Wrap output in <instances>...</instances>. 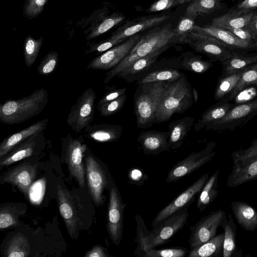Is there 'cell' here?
<instances>
[{"instance_id":"26","label":"cell","mask_w":257,"mask_h":257,"mask_svg":"<svg viewBox=\"0 0 257 257\" xmlns=\"http://www.w3.org/2000/svg\"><path fill=\"white\" fill-rule=\"evenodd\" d=\"M231 207L236 221L242 228L249 231L257 228V211L254 207L240 201L232 202Z\"/></svg>"},{"instance_id":"7","label":"cell","mask_w":257,"mask_h":257,"mask_svg":"<svg viewBox=\"0 0 257 257\" xmlns=\"http://www.w3.org/2000/svg\"><path fill=\"white\" fill-rule=\"evenodd\" d=\"M63 149L71 175L80 187H85V171L82 160L87 147L82 136L74 138L68 135L63 139Z\"/></svg>"},{"instance_id":"45","label":"cell","mask_w":257,"mask_h":257,"mask_svg":"<svg viewBox=\"0 0 257 257\" xmlns=\"http://www.w3.org/2000/svg\"><path fill=\"white\" fill-rule=\"evenodd\" d=\"M58 53L56 51L48 53L38 66V73L41 75L47 76L53 73L58 63Z\"/></svg>"},{"instance_id":"15","label":"cell","mask_w":257,"mask_h":257,"mask_svg":"<svg viewBox=\"0 0 257 257\" xmlns=\"http://www.w3.org/2000/svg\"><path fill=\"white\" fill-rule=\"evenodd\" d=\"M195 51L208 56L212 61L220 62L229 58L232 52L226 45L217 39L206 35L191 32L184 40Z\"/></svg>"},{"instance_id":"8","label":"cell","mask_w":257,"mask_h":257,"mask_svg":"<svg viewBox=\"0 0 257 257\" xmlns=\"http://www.w3.org/2000/svg\"><path fill=\"white\" fill-rule=\"evenodd\" d=\"M96 94L91 88L84 90L71 108L67 123L72 131L79 133L89 125L94 119Z\"/></svg>"},{"instance_id":"22","label":"cell","mask_w":257,"mask_h":257,"mask_svg":"<svg viewBox=\"0 0 257 257\" xmlns=\"http://www.w3.org/2000/svg\"><path fill=\"white\" fill-rule=\"evenodd\" d=\"M49 121V118L39 120L4 139L0 144V158L6 155L17 145L30 137L45 130Z\"/></svg>"},{"instance_id":"19","label":"cell","mask_w":257,"mask_h":257,"mask_svg":"<svg viewBox=\"0 0 257 257\" xmlns=\"http://www.w3.org/2000/svg\"><path fill=\"white\" fill-rule=\"evenodd\" d=\"M45 142L43 131L32 135L1 158V166H9L33 156L44 148Z\"/></svg>"},{"instance_id":"59","label":"cell","mask_w":257,"mask_h":257,"mask_svg":"<svg viewBox=\"0 0 257 257\" xmlns=\"http://www.w3.org/2000/svg\"><path fill=\"white\" fill-rule=\"evenodd\" d=\"M255 46L256 47V48H257V39H256V43H255Z\"/></svg>"},{"instance_id":"9","label":"cell","mask_w":257,"mask_h":257,"mask_svg":"<svg viewBox=\"0 0 257 257\" xmlns=\"http://www.w3.org/2000/svg\"><path fill=\"white\" fill-rule=\"evenodd\" d=\"M257 114V97L247 102L234 105L222 118L204 128L205 131H231L240 126Z\"/></svg>"},{"instance_id":"18","label":"cell","mask_w":257,"mask_h":257,"mask_svg":"<svg viewBox=\"0 0 257 257\" xmlns=\"http://www.w3.org/2000/svg\"><path fill=\"white\" fill-rule=\"evenodd\" d=\"M209 173L203 174L171 203L162 209L154 218L152 225H156L177 211L188 206L201 191L209 179Z\"/></svg>"},{"instance_id":"38","label":"cell","mask_w":257,"mask_h":257,"mask_svg":"<svg viewBox=\"0 0 257 257\" xmlns=\"http://www.w3.org/2000/svg\"><path fill=\"white\" fill-rule=\"evenodd\" d=\"M124 18V16L119 13H113L109 16L102 17L91 28L90 33L86 36L87 40L94 39L106 32Z\"/></svg>"},{"instance_id":"58","label":"cell","mask_w":257,"mask_h":257,"mask_svg":"<svg viewBox=\"0 0 257 257\" xmlns=\"http://www.w3.org/2000/svg\"><path fill=\"white\" fill-rule=\"evenodd\" d=\"M256 19H257V14L255 15H254L252 20Z\"/></svg>"},{"instance_id":"10","label":"cell","mask_w":257,"mask_h":257,"mask_svg":"<svg viewBox=\"0 0 257 257\" xmlns=\"http://www.w3.org/2000/svg\"><path fill=\"white\" fill-rule=\"evenodd\" d=\"M169 18V16L167 15H155L142 16L128 21L105 40L106 44L108 48L110 49L139 32L158 26Z\"/></svg>"},{"instance_id":"11","label":"cell","mask_w":257,"mask_h":257,"mask_svg":"<svg viewBox=\"0 0 257 257\" xmlns=\"http://www.w3.org/2000/svg\"><path fill=\"white\" fill-rule=\"evenodd\" d=\"M215 147V143L209 142L203 150L193 152L178 162L168 172L166 182H176L209 162L216 154Z\"/></svg>"},{"instance_id":"34","label":"cell","mask_w":257,"mask_h":257,"mask_svg":"<svg viewBox=\"0 0 257 257\" xmlns=\"http://www.w3.org/2000/svg\"><path fill=\"white\" fill-rule=\"evenodd\" d=\"M257 62V55L244 56L235 52L227 59L221 62L222 66L221 77L231 75L237 71L244 70Z\"/></svg>"},{"instance_id":"49","label":"cell","mask_w":257,"mask_h":257,"mask_svg":"<svg viewBox=\"0 0 257 257\" xmlns=\"http://www.w3.org/2000/svg\"><path fill=\"white\" fill-rule=\"evenodd\" d=\"M45 180L44 179L34 182L30 188L28 197L33 204H39L44 195Z\"/></svg>"},{"instance_id":"43","label":"cell","mask_w":257,"mask_h":257,"mask_svg":"<svg viewBox=\"0 0 257 257\" xmlns=\"http://www.w3.org/2000/svg\"><path fill=\"white\" fill-rule=\"evenodd\" d=\"M126 100V94H124L113 100L100 105H97V108L101 116L112 115L121 110Z\"/></svg>"},{"instance_id":"27","label":"cell","mask_w":257,"mask_h":257,"mask_svg":"<svg viewBox=\"0 0 257 257\" xmlns=\"http://www.w3.org/2000/svg\"><path fill=\"white\" fill-rule=\"evenodd\" d=\"M248 9H241L236 12H228L214 18L211 25L225 29L246 27L254 16Z\"/></svg>"},{"instance_id":"33","label":"cell","mask_w":257,"mask_h":257,"mask_svg":"<svg viewBox=\"0 0 257 257\" xmlns=\"http://www.w3.org/2000/svg\"><path fill=\"white\" fill-rule=\"evenodd\" d=\"M178 68L197 73H203L212 67V62L191 52H186L179 57Z\"/></svg>"},{"instance_id":"39","label":"cell","mask_w":257,"mask_h":257,"mask_svg":"<svg viewBox=\"0 0 257 257\" xmlns=\"http://www.w3.org/2000/svg\"><path fill=\"white\" fill-rule=\"evenodd\" d=\"M219 7L218 0H194L187 6L185 16L195 19L199 16L211 14Z\"/></svg>"},{"instance_id":"4","label":"cell","mask_w":257,"mask_h":257,"mask_svg":"<svg viewBox=\"0 0 257 257\" xmlns=\"http://www.w3.org/2000/svg\"><path fill=\"white\" fill-rule=\"evenodd\" d=\"M167 83L160 81L138 84L133 97L138 128H147L155 123L156 114Z\"/></svg>"},{"instance_id":"54","label":"cell","mask_w":257,"mask_h":257,"mask_svg":"<svg viewBox=\"0 0 257 257\" xmlns=\"http://www.w3.org/2000/svg\"><path fill=\"white\" fill-rule=\"evenodd\" d=\"M108 256L104 248L99 245L93 246L84 255L85 257H107Z\"/></svg>"},{"instance_id":"17","label":"cell","mask_w":257,"mask_h":257,"mask_svg":"<svg viewBox=\"0 0 257 257\" xmlns=\"http://www.w3.org/2000/svg\"><path fill=\"white\" fill-rule=\"evenodd\" d=\"M87 185L90 195L95 204L102 205L105 196L103 192L113 181H109L104 169L91 154L85 158Z\"/></svg>"},{"instance_id":"31","label":"cell","mask_w":257,"mask_h":257,"mask_svg":"<svg viewBox=\"0 0 257 257\" xmlns=\"http://www.w3.org/2000/svg\"><path fill=\"white\" fill-rule=\"evenodd\" d=\"M234 105L230 101H218L203 113L200 118L194 124L195 130L199 132L222 118Z\"/></svg>"},{"instance_id":"12","label":"cell","mask_w":257,"mask_h":257,"mask_svg":"<svg viewBox=\"0 0 257 257\" xmlns=\"http://www.w3.org/2000/svg\"><path fill=\"white\" fill-rule=\"evenodd\" d=\"M107 209V231L112 242L119 244L123 232L124 210L126 207L114 183L109 187Z\"/></svg>"},{"instance_id":"47","label":"cell","mask_w":257,"mask_h":257,"mask_svg":"<svg viewBox=\"0 0 257 257\" xmlns=\"http://www.w3.org/2000/svg\"><path fill=\"white\" fill-rule=\"evenodd\" d=\"M19 214L11 206L2 207L0 210V228L6 229L19 224Z\"/></svg>"},{"instance_id":"55","label":"cell","mask_w":257,"mask_h":257,"mask_svg":"<svg viewBox=\"0 0 257 257\" xmlns=\"http://www.w3.org/2000/svg\"><path fill=\"white\" fill-rule=\"evenodd\" d=\"M257 7V0H244L238 5L239 9H250Z\"/></svg>"},{"instance_id":"57","label":"cell","mask_w":257,"mask_h":257,"mask_svg":"<svg viewBox=\"0 0 257 257\" xmlns=\"http://www.w3.org/2000/svg\"><path fill=\"white\" fill-rule=\"evenodd\" d=\"M192 95H193V101L196 103L197 101V100H198V92L195 87H193L192 88Z\"/></svg>"},{"instance_id":"21","label":"cell","mask_w":257,"mask_h":257,"mask_svg":"<svg viewBox=\"0 0 257 257\" xmlns=\"http://www.w3.org/2000/svg\"><path fill=\"white\" fill-rule=\"evenodd\" d=\"M169 136V131H142L138 136L137 141L145 154L157 155L170 150Z\"/></svg>"},{"instance_id":"60","label":"cell","mask_w":257,"mask_h":257,"mask_svg":"<svg viewBox=\"0 0 257 257\" xmlns=\"http://www.w3.org/2000/svg\"><path fill=\"white\" fill-rule=\"evenodd\" d=\"M191 1V0H185V2H186V1L187 2V1Z\"/></svg>"},{"instance_id":"44","label":"cell","mask_w":257,"mask_h":257,"mask_svg":"<svg viewBox=\"0 0 257 257\" xmlns=\"http://www.w3.org/2000/svg\"><path fill=\"white\" fill-rule=\"evenodd\" d=\"M189 251L182 247L164 248L160 249L152 248L148 250L144 257H184Z\"/></svg>"},{"instance_id":"30","label":"cell","mask_w":257,"mask_h":257,"mask_svg":"<svg viewBox=\"0 0 257 257\" xmlns=\"http://www.w3.org/2000/svg\"><path fill=\"white\" fill-rule=\"evenodd\" d=\"M224 216L221 226L224 237L223 245V257L242 256V250H238L236 240V226L230 214Z\"/></svg>"},{"instance_id":"25","label":"cell","mask_w":257,"mask_h":257,"mask_svg":"<svg viewBox=\"0 0 257 257\" xmlns=\"http://www.w3.org/2000/svg\"><path fill=\"white\" fill-rule=\"evenodd\" d=\"M122 127L119 125L100 124L88 125L84 128L85 136L95 142H115L122 136Z\"/></svg>"},{"instance_id":"53","label":"cell","mask_w":257,"mask_h":257,"mask_svg":"<svg viewBox=\"0 0 257 257\" xmlns=\"http://www.w3.org/2000/svg\"><path fill=\"white\" fill-rule=\"evenodd\" d=\"M226 30L233 33L239 39L249 43L255 38L256 35V34L246 27L231 28Z\"/></svg>"},{"instance_id":"37","label":"cell","mask_w":257,"mask_h":257,"mask_svg":"<svg viewBox=\"0 0 257 257\" xmlns=\"http://www.w3.org/2000/svg\"><path fill=\"white\" fill-rule=\"evenodd\" d=\"M243 70L219 78L214 93V98L216 101H220L228 96L239 81Z\"/></svg>"},{"instance_id":"5","label":"cell","mask_w":257,"mask_h":257,"mask_svg":"<svg viewBox=\"0 0 257 257\" xmlns=\"http://www.w3.org/2000/svg\"><path fill=\"white\" fill-rule=\"evenodd\" d=\"M231 158L233 166L227 177L228 187H235L257 179V138L248 148L233 152Z\"/></svg>"},{"instance_id":"56","label":"cell","mask_w":257,"mask_h":257,"mask_svg":"<svg viewBox=\"0 0 257 257\" xmlns=\"http://www.w3.org/2000/svg\"><path fill=\"white\" fill-rule=\"evenodd\" d=\"M246 28L257 34V19L251 20Z\"/></svg>"},{"instance_id":"51","label":"cell","mask_w":257,"mask_h":257,"mask_svg":"<svg viewBox=\"0 0 257 257\" xmlns=\"http://www.w3.org/2000/svg\"><path fill=\"white\" fill-rule=\"evenodd\" d=\"M106 91L103 97L98 101L97 105H100L113 100L125 94L126 88H116L115 86L106 87Z\"/></svg>"},{"instance_id":"23","label":"cell","mask_w":257,"mask_h":257,"mask_svg":"<svg viewBox=\"0 0 257 257\" xmlns=\"http://www.w3.org/2000/svg\"><path fill=\"white\" fill-rule=\"evenodd\" d=\"M166 50H160L141 58L132 64L117 75L127 82L137 81L143 77L150 70L153 64L157 61L159 56Z\"/></svg>"},{"instance_id":"2","label":"cell","mask_w":257,"mask_h":257,"mask_svg":"<svg viewBox=\"0 0 257 257\" xmlns=\"http://www.w3.org/2000/svg\"><path fill=\"white\" fill-rule=\"evenodd\" d=\"M48 99L44 88L19 99H7L0 105V121L8 125L24 122L41 112Z\"/></svg>"},{"instance_id":"3","label":"cell","mask_w":257,"mask_h":257,"mask_svg":"<svg viewBox=\"0 0 257 257\" xmlns=\"http://www.w3.org/2000/svg\"><path fill=\"white\" fill-rule=\"evenodd\" d=\"M192 89L186 76L167 82L160 102L155 123L169 120L175 113H182L189 109L193 103Z\"/></svg>"},{"instance_id":"35","label":"cell","mask_w":257,"mask_h":257,"mask_svg":"<svg viewBox=\"0 0 257 257\" xmlns=\"http://www.w3.org/2000/svg\"><path fill=\"white\" fill-rule=\"evenodd\" d=\"M218 175L219 170H217L209 178L199 193L196 205L201 212L204 211L218 196Z\"/></svg>"},{"instance_id":"40","label":"cell","mask_w":257,"mask_h":257,"mask_svg":"<svg viewBox=\"0 0 257 257\" xmlns=\"http://www.w3.org/2000/svg\"><path fill=\"white\" fill-rule=\"evenodd\" d=\"M30 252L29 240L25 236L19 233L10 239L5 253L8 257H26L29 255Z\"/></svg>"},{"instance_id":"52","label":"cell","mask_w":257,"mask_h":257,"mask_svg":"<svg viewBox=\"0 0 257 257\" xmlns=\"http://www.w3.org/2000/svg\"><path fill=\"white\" fill-rule=\"evenodd\" d=\"M127 176L130 183L137 185H143L148 179L147 175L142 169L136 167L128 170Z\"/></svg>"},{"instance_id":"36","label":"cell","mask_w":257,"mask_h":257,"mask_svg":"<svg viewBox=\"0 0 257 257\" xmlns=\"http://www.w3.org/2000/svg\"><path fill=\"white\" fill-rule=\"evenodd\" d=\"M254 86L257 88V62L244 69L238 83L228 96L221 100L231 101L245 88Z\"/></svg>"},{"instance_id":"24","label":"cell","mask_w":257,"mask_h":257,"mask_svg":"<svg viewBox=\"0 0 257 257\" xmlns=\"http://www.w3.org/2000/svg\"><path fill=\"white\" fill-rule=\"evenodd\" d=\"M192 31L213 37L227 48L247 49L251 47L250 43L239 39L228 30L212 25L206 27L195 25Z\"/></svg>"},{"instance_id":"50","label":"cell","mask_w":257,"mask_h":257,"mask_svg":"<svg viewBox=\"0 0 257 257\" xmlns=\"http://www.w3.org/2000/svg\"><path fill=\"white\" fill-rule=\"evenodd\" d=\"M185 2V0H158L149 7L147 12L153 13L164 11L174 8Z\"/></svg>"},{"instance_id":"16","label":"cell","mask_w":257,"mask_h":257,"mask_svg":"<svg viewBox=\"0 0 257 257\" xmlns=\"http://www.w3.org/2000/svg\"><path fill=\"white\" fill-rule=\"evenodd\" d=\"M57 188L60 213L69 234L72 238H74L80 223L81 205L76 197L68 190L59 185Z\"/></svg>"},{"instance_id":"48","label":"cell","mask_w":257,"mask_h":257,"mask_svg":"<svg viewBox=\"0 0 257 257\" xmlns=\"http://www.w3.org/2000/svg\"><path fill=\"white\" fill-rule=\"evenodd\" d=\"M48 1V0H25L23 14L29 19L37 17L43 12Z\"/></svg>"},{"instance_id":"42","label":"cell","mask_w":257,"mask_h":257,"mask_svg":"<svg viewBox=\"0 0 257 257\" xmlns=\"http://www.w3.org/2000/svg\"><path fill=\"white\" fill-rule=\"evenodd\" d=\"M136 220L137 224V237L135 241L137 243V248L134 252V255L144 256L146 251L147 237L149 231L140 215L136 216Z\"/></svg>"},{"instance_id":"28","label":"cell","mask_w":257,"mask_h":257,"mask_svg":"<svg viewBox=\"0 0 257 257\" xmlns=\"http://www.w3.org/2000/svg\"><path fill=\"white\" fill-rule=\"evenodd\" d=\"M194 124V120L190 116L184 117L169 123L168 141L170 149L175 150L182 145Z\"/></svg>"},{"instance_id":"20","label":"cell","mask_w":257,"mask_h":257,"mask_svg":"<svg viewBox=\"0 0 257 257\" xmlns=\"http://www.w3.org/2000/svg\"><path fill=\"white\" fill-rule=\"evenodd\" d=\"M37 175L36 166L26 162L15 166L6 172L2 177L3 183L16 186L25 195L28 196L30 187Z\"/></svg>"},{"instance_id":"32","label":"cell","mask_w":257,"mask_h":257,"mask_svg":"<svg viewBox=\"0 0 257 257\" xmlns=\"http://www.w3.org/2000/svg\"><path fill=\"white\" fill-rule=\"evenodd\" d=\"M224 233L222 232L205 243L191 249L188 257H221L223 256Z\"/></svg>"},{"instance_id":"41","label":"cell","mask_w":257,"mask_h":257,"mask_svg":"<svg viewBox=\"0 0 257 257\" xmlns=\"http://www.w3.org/2000/svg\"><path fill=\"white\" fill-rule=\"evenodd\" d=\"M44 38L41 37L35 39L28 35L25 39L23 45L24 62L28 67H30L36 61L40 51Z\"/></svg>"},{"instance_id":"14","label":"cell","mask_w":257,"mask_h":257,"mask_svg":"<svg viewBox=\"0 0 257 257\" xmlns=\"http://www.w3.org/2000/svg\"><path fill=\"white\" fill-rule=\"evenodd\" d=\"M226 212L219 209L203 217L195 224L190 226L191 231L188 241L191 249L205 243L216 235Z\"/></svg>"},{"instance_id":"46","label":"cell","mask_w":257,"mask_h":257,"mask_svg":"<svg viewBox=\"0 0 257 257\" xmlns=\"http://www.w3.org/2000/svg\"><path fill=\"white\" fill-rule=\"evenodd\" d=\"M194 19L184 16L178 22L174 28L175 34L179 44H184V40L188 35L192 32L195 25Z\"/></svg>"},{"instance_id":"6","label":"cell","mask_w":257,"mask_h":257,"mask_svg":"<svg viewBox=\"0 0 257 257\" xmlns=\"http://www.w3.org/2000/svg\"><path fill=\"white\" fill-rule=\"evenodd\" d=\"M187 208L188 206L185 207L153 226L147 235L146 251L170 241L187 222L189 216Z\"/></svg>"},{"instance_id":"1","label":"cell","mask_w":257,"mask_h":257,"mask_svg":"<svg viewBox=\"0 0 257 257\" xmlns=\"http://www.w3.org/2000/svg\"><path fill=\"white\" fill-rule=\"evenodd\" d=\"M176 44L179 43L171 24L152 28L141 36L138 43L125 58L106 73L103 83H107L136 60L158 50H167Z\"/></svg>"},{"instance_id":"29","label":"cell","mask_w":257,"mask_h":257,"mask_svg":"<svg viewBox=\"0 0 257 257\" xmlns=\"http://www.w3.org/2000/svg\"><path fill=\"white\" fill-rule=\"evenodd\" d=\"M179 69L177 66L159 68L155 62L149 71L137 81V84L160 81L170 82L176 81L185 74L179 71Z\"/></svg>"},{"instance_id":"13","label":"cell","mask_w":257,"mask_h":257,"mask_svg":"<svg viewBox=\"0 0 257 257\" xmlns=\"http://www.w3.org/2000/svg\"><path fill=\"white\" fill-rule=\"evenodd\" d=\"M141 36L137 34L127 38L104 53L94 58L87 64L86 68L91 70H110L117 65L130 53L139 41Z\"/></svg>"}]
</instances>
